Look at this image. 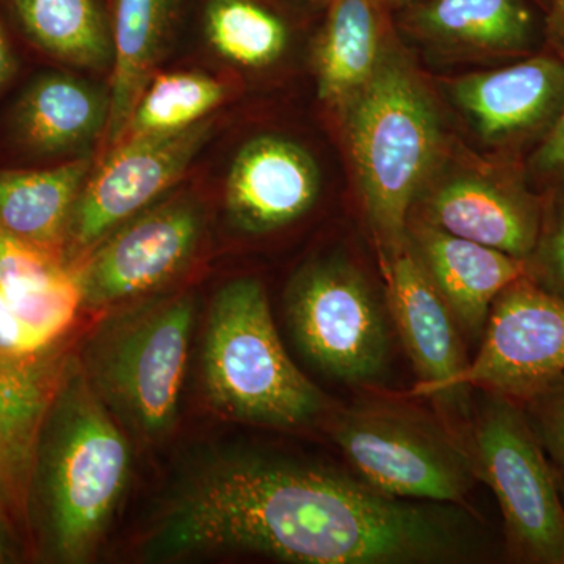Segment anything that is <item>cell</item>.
Listing matches in <instances>:
<instances>
[{"label": "cell", "mask_w": 564, "mask_h": 564, "mask_svg": "<svg viewBox=\"0 0 564 564\" xmlns=\"http://www.w3.org/2000/svg\"><path fill=\"white\" fill-rule=\"evenodd\" d=\"M463 511L375 491L328 467L236 452L207 459L174 486L140 541L169 562L248 552L299 564H437L477 556Z\"/></svg>", "instance_id": "6da1fadb"}, {"label": "cell", "mask_w": 564, "mask_h": 564, "mask_svg": "<svg viewBox=\"0 0 564 564\" xmlns=\"http://www.w3.org/2000/svg\"><path fill=\"white\" fill-rule=\"evenodd\" d=\"M340 115L384 267L408 245L411 207L443 158V124L417 70L389 41L373 76Z\"/></svg>", "instance_id": "7a4b0ae2"}, {"label": "cell", "mask_w": 564, "mask_h": 564, "mask_svg": "<svg viewBox=\"0 0 564 564\" xmlns=\"http://www.w3.org/2000/svg\"><path fill=\"white\" fill-rule=\"evenodd\" d=\"M203 386L223 417L272 429H299L325 415L329 402L289 358L261 281L237 278L215 295L203 344Z\"/></svg>", "instance_id": "3957f363"}, {"label": "cell", "mask_w": 564, "mask_h": 564, "mask_svg": "<svg viewBox=\"0 0 564 564\" xmlns=\"http://www.w3.org/2000/svg\"><path fill=\"white\" fill-rule=\"evenodd\" d=\"M50 421L44 499L52 545L63 562L85 563L98 551L128 488L131 447L73 358Z\"/></svg>", "instance_id": "277c9868"}, {"label": "cell", "mask_w": 564, "mask_h": 564, "mask_svg": "<svg viewBox=\"0 0 564 564\" xmlns=\"http://www.w3.org/2000/svg\"><path fill=\"white\" fill-rule=\"evenodd\" d=\"M195 317V295L174 293L115 311L85 339L82 373L140 440H162L177 421Z\"/></svg>", "instance_id": "5b68a950"}, {"label": "cell", "mask_w": 564, "mask_h": 564, "mask_svg": "<svg viewBox=\"0 0 564 564\" xmlns=\"http://www.w3.org/2000/svg\"><path fill=\"white\" fill-rule=\"evenodd\" d=\"M485 393L467 451L478 480L496 496L508 545L521 562L564 564V505L556 469L522 404Z\"/></svg>", "instance_id": "8992f818"}, {"label": "cell", "mask_w": 564, "mask_h": 564, "mask_svg": "<svg viewBox=\"0 0 564 564\" xmlns=\"http://www.w3.org/2000/svg\"><path fill=\"white\" fill-rule=\"evenodd\" d=\"M332 437L364 484L395 499L464 505L477 480L467 447L414 410L355 406L334 417Z\"/></svg>", "instance_id": "52a82bcc"}, {"label": "cell", "mask_w": 564, "mask_h": 564, "mask_svg": "<svg viewBox=\"0 0 564 564\" xmlns=\"http://www.w3.org/2000/svg\"><path fill=\"white\" fill-rule=\"evenodd\" d=\"M285 321L307 361L345 384L383 377L389 332L369 282L340 259H318L292 278Z\"/></svg>", "instance_id": "ba28073f"}, {"label": "cell", "mask_w": 564, "mask_h": 564, "mask_svg": "<svg viewBox=\"0 0 564 564\" xmlns=\"http://www.w3.org/2000/svg\"><path fill=\"white\" fill-rule=\"evenodd\" d=\"M214 122L121 140L88 174L70 217L66 262L77 267L99 243L173 187L209 140Z\"/></svg>", "instance_id": "9c48e42d"}, {"label": "cell", "mask_w": 564, "mask_h": 564, "mask_svg": "<svg viewBox=\"0 0 564 564\" xmlns=\"http://www.w3.org/2000/svg\"><path fill=\"white\" fill-rule=\"evenodd\" d=\"M564 383V299L529 276L519 278L494 302L480 350L455 378L467 388L524 402Z\"/></svg>", "instance_id": "30bf717a"}, {"label": "cell", "mask_w": 564, "mask_h": 564, "mask_svg": "<svg viewBox=\"0 0 564 564\" xmlns=\"http://www.w3.org/2000/svg\"><path fill=\"white\" fill-rule=\"evenodd\" d=\"M202 204L177 196L122 223L77 267L84 310L101 311L158 291L202 242Z\"/></svg>", "instance_id": "8fae6325"}, {"label": "cell", "mask_w": 564, "mask_h": 564, "mask_svg": "<svg viewBox=\"0 0 564 564\" xmlns=\"http://www.w3.org/2000/svg\"><path fill=\"white\" fill-rule=\"evenodd\" d=\"M451 95L491 147L543 140L564 110V62L555 54L534 55L507 68L466 74L452 82Z\"/></svg>", "instance_id": "7c38bea8"}, {"label": "cell", "mask_w": 564, "mask_h": 564, "mask_svg": "<svg viewBox=\"0 0 564 564\" xmlns=\"http://www.w3.org/2000/svg\"><path fill=\"white\" fill-rule=\"evenodd\" d=\"M543 209L519 177L459 173L429 193L422 221L527 262L536 247Z\"/></svg>", "instance_id": "4fadbf2b"}, {"label": "cell", "mask_w": 564, "mask_h": 564, "mask_svg": "<svg viewBox=\"0 0 564 564\" xmlns=\"http://www.w3.org/2000/svg\"><path fill=\"white\" fill-rule=\"evenodd\" d=\"M321 192V173L310 152L280 135L245 143L229 169L225 209L234 228L265 234L302 218Z\"/></svg>", "instance_id": "5bb4252c"}, {"label": "cell", "mask_w": 564, "mask_h": 564, "mask_svg": "<svg viewBox=\"0 0 564 564\" xmlns=\"http://www.w3.org/2000/svg\"><path fill=\"white\" fill-rule=\"evenodd\" d=\"M70 358L0 352V519H20L29 494L41 434L68 372Z\"/></svg>", "instance_id": "9a60e30c"}, {"label": "cell", "mask_w": 564, "mask_h": 564, "mask_svg": "<svg viewBox=\"0 0 564 564\" xmlns=\"http://www.w3.org/2000/svg\"><path fill=\"white\" fill-rule=\"evenodd\" d=\"M389 311L410 356L419 383L415 395L454 403L455 378L466 361L458 323L423 270L410 242L383 267Z\"/></svg>", "instance_id": "2e32d148"}, {"label": "cell", "mask_w": 564, "mask_h": 564, "mask_svg": "<svg viewBox=\"0 0 564 564\" xmlns=\"http://www.w3.org/2000/svg\"><path fill=\"white\" fill-rule=\"evenodd\" d=\"M408 242L459 328L484 336L497 296L525 276L527 263L425 221L408 225Z\"/></svg>", "instance_id": "e0dca14e"}, {"label": "cell", "mask_w": 564, "mask_h": 564, "mask_svg": "<svg viewBox=\"0 0 564 564\" xmlns=\"http://www.w3.org/2000/svg\"><path fill=\"white\" fill-rule=\"evenodd\" d=\"M532 0H419L403 11L408 31L437 50L516 55L536 44Z\"/></svg>", "instance_id": "ac0fdd59"}, {"label": "cell", "mask_w": 564, "mask_h": 564, "mask_svg": "<svg viewBox=\"0 0 564 564\" xmlns=\"http://www.w3.org/2000/svg\"><path fill=\"white\" fill-rule=\"evenodd\" d=\"M315 40L318 98L343 110L377 70L389 41L391 10L377 0H332Z\"/></svg>", "instance_id": "d6986e66"}, {"label": "cell", "mask_w": 564, "mask_h": 564, "mask_svg": "<svg viewBox=\"0 0 564 564\" xmlns=\"http://www.w3.org/2000/svg\"><path fill=\"white\" fill-rule=\"evenodd\" d=\"M91 170L82 158L39 172H0V228L66 261L70 217Z\"/></svg>", "instance_id": "ffe728a7"}, {"label": "cell", "mask_w": 564, "mask_h": 564, "mask_svg": "<svg viewBox=\"0 0 564 564\" xmlns=\"http://www.w3.org/2000/svg\"><path fill=\"white\" fill-rule=\"evenodd\" d=\"M177 6L180 0H117L106 151L128 129L141 93L152 79Z\"/></svg>", "instance_id": "44dd1931"}, {"label": "cell", "mask_w": 564, "mask_h": 564, "mask_svg": "<svg viewBox=\"0 0 564 564\" xmlns=\"http://www.w3.org/2000/svg\"><path fill=\"white\" fill-rule=\"evenodd\" d=\"M109 98L87 82L47 74L31 85L17 111L22 141L40 152H68L106 132Z\"/></svg>", "instance_id": "7402d4cb"}, {"label": "cell", "mask_w": 564, "mask_h": 564, "mask_svg": "<svg viewBox=\"0 0 564 564\" xmlns=\"http://www.w3.org/2000/svg\"><path fill=\"white\" fill-rule=\"evenodd\" d=\"M22 29L41 50L80 68L113 61L111 31L96 0H11Z\"/></svg>", "instance_id": "603a6c76"}, {"label": "cell", "mask_w": 564, "mask_h": 564, "mask_svg": "<svg viewBox=\"0 0 564 564\" xmlns=\"http://www.w3.org/2000/svg\"><path fill=\"white\" fill-rule=\"evenodd\" d=\"M204 25L212 50L243 68L273 65L289 46L285 22L256 0H209Z\"/></svg>", "instance_id": "cb8c5ba5"}, {"label": "cell", "mask_w": 564, "mask_h": 564, "mask_svg": "<svg viewBox=\"0 0 564 564\" xmlns=\"http://www.w3.org/2000/svg\"><path fill=\"white\" fill-rule=\"evenodd\" d=\"M225 96L221 82L206 74H159L141 93L121 140L192 128L210 118Z\"/></svg>", "instance_id": "d4e9b609"}, {"label": "cell", "mask_w": 564, "mask_h": 564, "mask_svg": "<svg viewBox=\"0 0 564 564\" xmlns=\"http://www.w3.org/2000/svg\"><path fill=\"white\" fill-rule=\"evenodd\" d=\"M543 209L536 247L527 259V276L545 291L564 299V177Z\"/></svg>", "instance_id": "484cf974"}, {"label": "cell", "mask_w": 564, "mask_h": 564, "mask_svg": "<svg viewBox=\"0 0 564 564\" xmlns=\"http://www.w3.org/2000/svg\"><path fill=\"white\" fill-rule=\"evenodd\" d=\"M519 403L545 455L564 474V383Z\"/></svg>", "instance_id": "4316f807"}, {"label": "cell", "mask_w": 564, "mask_h": 564, "mask_svg": "<svg viewBox=\"0 0 564 564\" xmlns=\"http://www.w3.org/2000/svg\"><path fill=\"white\" fill-rule=\"evenodd\" d=\"M47 348L50 347L41 343L40 337L21 321L6 293L0 289V352L25 358V356L46 351Z\"/></svg>", "instance_id": "83f0119b"}, {"label": "cell", "mask_w": 564, "mask_h": 564, "mask_svg": "<svg viewBox=\"0 0 564 564\" xmlns=\"http://www.w3.org/2000/svg\"><path fill=\"white\" fill-rule=\"evenodd\" d=\"M530 172L543 181L564 177V110L554 128L538 144L529 162Z\"/></svg>", "instance_id": "f1b7e54d"}, {"label": "cell", "mask_w": 564, "mask_h": 564, "mask_svg": "<svg viewBox=\"0 0 564 564\" xmlns=\"http://www.w3.org/2000/svg\"><path fill=\"white\" fill-rule=\"evenodd\" d=\"M544 35L556 57L564 62V0H552L545 11Z\"/></svg>", "instance_id": "f546056e"}, {"label": "cell", "mask_w": 564, "mask_h": 564, "mask_svg": "<svg viewBox=\"0 0 564 564\" xmlns=\"http://www.w3.org/2000/svg\"><path fill=\"white\" fill-rule=\"evenodd\" d=\"M14 68L13 52H11L9 39L0 24V87L9 80Z\"/></svg>", "instance_id": "4dcf8cb0"}, {"label": "cell", "mask_w": 564, "mask_h": 564, "mask_svg": "<svg viewBox=\"0 0 564 564\" xmlns=\"http://www.w3.org/2000/svg\"><path fill=\"white\" fill-rule=\"evenodd\" d=\"M307 2L318 3V6L325 7L326 3L332 2V0H307ZM377 2L383 3L384 7H388L389 10H404L408 7L414 6L419 0H377Z\"/></svg>", "instance_id": "1f68e13d"}, {"label": "cell", "mask_w": 564, "mask_h": 564, "mask_svg": "<svg viewBox=\"0 0 564 564\" xmlns=\"http://www.w3.org/2000/svg\"><path fill=\"white\" fill-rule=\"evenodd\" d=\"M556 484H558L560 494H562V500L564 505V474L558 469H556Z\"/></svg>", "instance_id": "d6a6232c"}, {"label": "cell", "mask_w": 564, "mask_h": 564, "mask_svg": "<svg viewBox=\"0 0 564 564\" xmlns=\"http://www.w3.org/2000/svg\"><path fill=\"white\" fill-rule=\"evenodd\" d=\"M532 2L534 3V6H538L540 7V9H543L545 13V11L549 10V7H551L552 0H532Z\"/></svg>", "instance_id": "836d02e7"}]
</instances>
